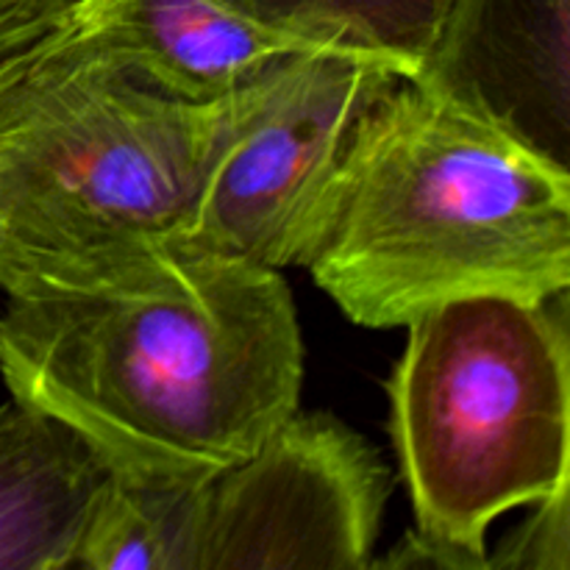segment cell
<instances>
[{
  "label": "cell",
  "instance_id": "obj_1",
  "mask_svg": "<svg viewBox=\"0 0 570 570\" xmlns=\"http://www.w3.org/2000/svg\"><path fill=\"white\" fill-rule=\"evenodd\" d=\"M0 379L111 476L193 484L298 412L304 340L282 271L173 250L142 282L9 298Z\"/></svg>",
  "mask_w": 570,
  "mask_h": 570
},
{
  "label": "cell",
  "instance_id": "obj_2",
  "mask_svg": "<svg viewBox=\"0 0 570 570\" xmlns=\"http://www.w3.org/2000/svg\"><path fill=\"white\" fill-rule=\"evenodd\" d=\"M306 271L365 328L570 287V178L415 78L360 126Z\"/></svg>",
  "mask_w": 570,
  "mask_h": 570
},
{
  "label": "cell",
  "instance_id": "obj_3",
  "mask_svg": "<svg viewBox=\"0 0 570 570\" xmlns=\"http://www.w3.org/2000/svg\"><path fill=\"white\" fill-rule=\"evenodd\" d=\"M217 104L150 87L109 59L72 6L33 42L0 117L6 298L134 284L178 250Z\"/></svg>",
  "mask_w": 570,
  "mask_h": 570
},
{
  "label": "cell",
  "instance_id": "obj_4",
  "mask_svg": "<svg viewBox=\"0 0 570 570\" xmlns=\"http://www.w3.org/2000/svg\"><path fill=\"white\" fill-rule=\"evenodd\" d=\"M387 393L415 529L371 568H490V527L549 499L566 465L568 376L543 304L473 295L421 312Z\"/></svg>",
  "mask_w": 570,
  "mask_h": 570
},
{
  "label": "cell",
  "instance_id": "obj_5",
  "mask_svg": "<svg viewBox=\"0 0 570 570\" xmlns=\"http://www.w3.org/2000/svg\"><path fill=\"white\" fill-rule=\"evenodd\" d=\"M401 78L373 56L301 48L217 100L204 184L178 250L304 267L360 126Z\"/></svg>",
  "mask_w": 570,
  "mask_h": 570
},
{
  "label": "cell",
  "instance_id": "obj_6",
  "mask_svg": "<svg viewBox=\"0 0 570 570\" xmlns=\"http://www.w3.org/2000/svg\"><path fill=\"white\" fill-rule=\"evenodd\" d=\"M387 493L365 438L295 412L248 456L184 484L178 570H367Z\"/></svg>",
  "mask_w": 570,
  "mask_h": 570
},
{
  "label": "cell",
  "instance_id": "obj_7",
  "mask_svg": "<svg viewBox=\"0 0 570 570\" xmlns=\"http://www.w3.org/2000/svg\"><path fill=\"white\" fill-rule=\"evenodd\" d=\"M415 81L570 178V0H456Z\"/></svg>",
  "mask_w": 570,
  "mask_h": 570
},
{
  "label": "cell",
  "instance_id": "obj_8",
  "mask_svg": "<svg viewBox=\"0 0 570 570\" xmlns=\"http://www.w3.org/2000/svg\"><path fill=\"white\" fill-rule=\"evenodd\" d=\"M72 17L122 70L187 104L237 92L287 42L217 0H72Z\"/></svg>",
  "mask_w": 570,
  "mask_h": 570
},
{
  "label": "cell",
  "instance_id": "obj_9",
  "mask_svg": "<svg viewBox=\"0 0 570 570\" xmlns=\"http://www.w3.org/2000/svg\"><path fill=\"white\" fill-rule=\"evenodd\" d=\"M109 479L67 423L17 399L0 404V570L76 568Z\"/></svg>",
  "mask_w": 570,
  "mask_h": 570
},
{
  "label": "cell",
  "instance_id": "obj_10",
  "mask_svg": "<svg viewBox=\"0 0 570 570\" xmlns=\"http://www.w3.org/2000/svg\"><path fill=\"white\" fill-rule=\"evenodd\" d=\"M265 31L304 45L365 53L417 78L456 0H217Z\"/></svg>",
  "mask_w": 570,
  "mask_h": 570
},
{
  "label": "cell",
  "instance_id": "obj_11",
  "mask_svg": "<svg viewBox=\"0 0 570 570\" xmlns=\"http://www.w3.org/2000/svg\"><path fill=\"white\" fill-rule=\"evenodd\" d=\"M543 309L560 343L568 376L566 465L554 493L540 501L532 515L490 554L493 570H570V287L546 298Z\"/></svg>",
  "mask_w": 570,
  "mask_h": 570
},
{
  "label": "cell",
  "instance_id": "obj_12",
  "mask_svg": "<svg viewBox=\"0 0 570 570\" xmlns=\"http://www.w3.org/2000/svg\"><path fill=\"white\" fill-rule=\"evenodd\" d=\"M72 0H0V53L53 28Z\"/></svg>",
  "mask_w": 570,
  "mask_h": 570
}]
</instances>
